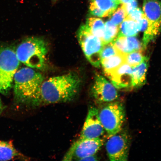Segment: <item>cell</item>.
<instances>
[{
  "instance_id": "obj_1",
  "label": "cell",
  "mask_w": 161,
  "mask_h": 161,
  "mask_svg": "<svg viewBox=\"0 0 161 161\" xmlns=\"http://www.w3.org/2000/svg\"><path fill=\"white\" fill-rule=\"evenodd\" d=\"M81 80L75 74L54 76L42 83L36 106L69 102L79 93Z\"/></svg>"
},
{
  "instance_id": "obj_2",
  "label": "cell",
  "mask_w": 161,
  "mask_h": 161,
  "mask_svg": "<svg viewBox=\"0 0 161 161\" xmlns=\"http://www.w3.org/2000/svg\"><path fill=\"white\" fill-rule=\"evenodd\" d=\"M43 81L42 74L33 68L25 67L18 70L13 83L15 99L21 103L36 106Z\"/></svg>"
},
{
  "instance_id": "obj_3",
  "label": "cell",
  "mask_w": 161,
  "mask_h": 161,
  "mask_svg": "<svg viewBox=\"0 0 161 161\" xmlns=\"http://www.w3.org/2000/svg\"><path fill=\"white\" fill-rule=\"evenodd\" d=\"M15 51L19 62L27 67L40 70L45 67L48 49L43 40L36 37L27 38Z\"/></svg>"
},
{
  "instance_id": "obj_4",
  "label": "cell",
  "mask_w": 161,
  "mask_h": 161,
  "mask_svg": "<svg viewBox=\"0 0 161 161\" xmlns=\"http://www.w3.org/2000/svg\"><path fill=\"white\" fill-rule=\"evenodd\" d=\"M20 62L12 48L0 47V93L6 95L11 89Z\"/></svg>"
},
{
  "instance_id": "obj_5",
  "label": "cell",
  "mask_w": 161,
  "mask_h": 161,
  "mask_svg": "<svg viewBox=\"0 0 161 161\" xmlns=\"http://www.w3.org/2000/svg\"><path fill=\"white\" fill-rule=\"evenodd\" d=\"M101 122L108 137L122 130L125 120V108L122 103L114 101L108 103L99 110Z\"/></svg>"
},
{
  "instance_id": "obj_6",
  "label": "cell",
  "mask_w": 161,
  "mask_h": 161,
  "mask_svg": "<svg viewBox=\"0 0 161 161\" xmlns=\"http://www.w3.org/2000/svg\"><path fill=\"white\" fill-rule=\"evenodd\" d=\"M143 10L148 22L142 40V47L146 49L149 43L161 31V0H143Z\"/></svg>"
},
{
  "instance_id": "obj_7",
  "label": "cell",
  "mask_w": 161,
  "mask_h": 161,
  "mask_svg": "<svg viewBox=\"0 0 161 161\" xmlns=\"http://www.w3.org/2000/svg\"><path fill=\"white\" fill-rule=\"evenodd\" d=\"M77 36L86 59L92 66L99 68L101 61V53L103 46L101 40L91 33L86 25L80 27Z\"/></svg>"
},
{
  "instance_id": "obj_8",
  "label": "cell",
  "mask_w": 161,
  "mask_h": 161,
  "mask_svg": "<svg viewBox=\"0 0 161 161\" xmlns=\"http://www.w3.org/2000/svg\"><path fill=\"white\" fill-rule=\"evenodd\" d=\"M103 143V141L100 138H80L72 145L64 156L63 160L80 161L85 157L95 155Z\"/></svg>"
},
{
  "instance_id": "obj_9",
  "label": "cell",
  "mask_w": 161,
  "mask_h": 161,
  "mask_svg": "<svg viewBox=\"0 0 161 161\" xmlns=\"http://www.w3.org/2000/svg\"><path fill=\"white\" fill-rule=\"evenodd\" d=\"M130 146V137L125 131L122 130L109 137L106 144V150L109 160H127Z\"/></svg>"
},
{
  "instance_id": "obj_10",
  "label": "cell",
  "mask_w": 161,
  "mask_h": 161,
  "mask_svg": "<svg viewBox=\"0 0 161 161\" xmlns=\"http://www.w3.org/2000/svg\"><path fill=\"white\" fill-rule=\"evenodd\" d=\"M91 93L96 102L100 103L114 102L119 97L118 91L113 84L99 74L95 76Z\"/></svg>"
},
{
  "instance_id": "obj_11",
  "label": "cell",
  "mask_w": 161,
  "mask_h": 161,
  "mask_svg": "<svg viewBox=\"0 0 161 161\" xmlns=\"http://www.w3.org/2000/svg\"><path fill=\"white\" fill-rule=\"evenodd\" d=\"M104 130L100 119L99 110L94 107H91L88 110L80 138H100L104 133Z\"/></svg>"
},
{
  "instance_id": "obj_12",
  "label": "cell",
  "mask_w": 161,
  "mask_h": 161,
  "mask_svg": "<svg viewBox=\"0 0 161 161\" xmlns=\"http://www.w3.org/2000/svg\"><path fill=\"white\" fill-rule=\"evenodd\" d=\"M132 68L125 63L105 75L118 89L132 88Z\"/></svg>"
},
{
  "instance_id": "obj_13",
  "label": "cell",
  "mask_w": 161,
  "mask_h": 161,
  "mask_svg": "<svg viewBox=\"0 0 161 161\" xmlns=\"http://www.w3.org/2000/svg\"><path fill=\"white\" fill-rule=\"evenodd\" d=\"M112 43L119 53L125 55L143 50L142 44L135 36L118 37Z\"/></svg>"
},
{
  "instance_id": "obj_14",
  "label": "cell",
  "mask_w": 161,
  "mask_h": 161,
  "mask_svg": "<svg viewBox=\"0 0 161 161\" xmlns=\"http://www.w3.org/2000/svg\"><path fill=\"white\" fill-rule=\"evenodd\" d=\"M148 66V59L146 57L139 65L132 67V88L140 87L146 83Z\"/></svg>"
},
{
  "instance_id": "obj_15",
  "label": "cell",
  "mask_w": 161,
  "mask_h": 161,
  "mask_svg": "<svg viewBox=\"0 0 161 161\" xmlns=\"http://www.w3.org/2000/svg\"><path fill=\"white\" fill-rule=\"evenodd\" d=\"M126 55L119 53L111 57L104 58L101 61L105 75L113 71L126 62Z\"/></svg>"
},
{
  "instance_id": "obj_16",
  "label": "cell",
  "mask_w": 161,
  "mask_h": 161,
  "mask_svg": "<svg viewBox=\"0 0 161 161\" xmlns=\"http://www.w3.org/2000/svg\"><path fill=\"white\" fill-rule=\"evenodd\" d=\"M21 156L12 143L0 141V161L10 160Z\"/></svg>"
},
{
  "instance_id": "obj_17",
  "label": "cell",
  "mask_w": 161,
  "mask_h": 161,
  "mask_svg": "<svg viewBox=\"0 0 161 161\" xmlns=\"http://www.w3.org/2000/svg\"><path fill=\"white\" fill-rule=\"evenodd\" d=\"M139 32V30L137 22L125 19L119 26L118 37L136 36Z\"/></svg>"
},
{
  "instance_id": "obj_18",
  "label": "cell",
  "mask_w": 161,
  "mask_h": 161,
  "mask_svg": "<svg viewBox=\"0 0 161 161\" xmlns=\"http://www.w3.org/2000/svg\"><path fill=\"white\" fill-rule=\"evenodd\" d=\"M85 25L91 33L102 40L105 30V24L102 19L99 18H89L86 20Z\"/></svg>"
},
{
  "instance_id": "obj_19",
  "label": "cell",
  "mask_w": 161,
  "mask_h": 161,
  "mask_svg": "<svg viewBox=\"0 0 161 161\" xmlns=\"http://www.w3.org/2000/svg\"><path fill=\"white\" fill-rule=\"evenodd\" d=\"M119 26L114 25L109 21L105 24V30L102 40L103 45L113 42L118 36Z\"/></svg>"
},
{
  "instance_id": "obj_20",
  "label": "cell",
  "mask_w": 161,
  "mask_h": 161,
  "mask_svg": "<svg viewBox=\"0 0 161 161\" xmlns=\"http://www.w3.org/2000/svg\"><path fill=\"white\" fill-rule=\"evenodd\" d=\"M90 3L105 12L108 16L111 15L114 13L119 5L112 0H90Z\"/></svg>"
},
{
  "instance_id": "obj_21",
  "label": "cell",
  "mask_w": 161,
  "mask_h": 161,
  "mask_svg": "<svg viewBox=\"0 0 161 161\" xmlns=\"http://www.w3.org/2000/svg\"><path fill=\"white\" fill-rule=\"evenodd\" d=\"M146 58L143 54L142 50L134 52L127 54L126 62L132 68L139 65Z\"/></svg>"
},
{
  "instance_id": "obj_22",
  "label": "cell",
  "mask_w": 161,
  "mask_h": 161,
  "mask_svg": "<svg viewBox=\"0 0 161 161\" xmlns=\"http://www.w3.org/2000/svg\"><path fill=\"white\" fill-rule=\"evenodd\" d=\"M109 20L111 23L114 25L119 26L120 24L123 21L126 17L125 10L123 6H121L116 10L113 15H111Z\"/></svg>"
},
{
  "instance_id": "obj_23",
  "label": "cell",
  "mask_w": 161,
  "mask_h": 161,
  "mask_svg": "<svg viewBox=\"0 0 161 161\" xmlns=\"http://www.w3.org/2000/svg\"><path fill=\"white\" fill-rule=\"evenodd\" d=\"M113 44L112 42L104 45L101 53V60L104 58L111 57L119 53Z\"/></svg>"
},
{
  "instance_id": "obj_24",
  "label": "cell",
  "mask_w": 161,
  "mask_h": 161,
  "mask_svg": "<svg viewBox=\"0 0 161 161\" xmlns=\"http://www.w3.org/2000/svg\"><path fill=\"white\" fill-rule=\"evenodd\" d=\"M145 16L144 12L140 8H137L127 16L125 19H130L135 21H138L142 19Z\"/></svg>"
},
{
  "instance_id": "obj_25",
  "label": "cell",
  "mask_w": 161,
  "mask_h": 161,
  "mask_svg": "<svg viewBox=\"0 0 161 161\" xmlns=\"http://www.w3.org/2000/svg\"><path fill=\"white\" fill-rule=\"evenodd\" d=\"M89 12L91 15L97 17L102 18L108 17L107 14L101 10L98 9L93 5L90 3L89 7Z\"/></svg>"
},
{
  "instance_id": "obj_26",
  "label": "cell",
  "mask_w": 161,
  "mask_h": 161,
  "mask_svg": "<svg viewBox=\"0 0 161 161\" xmlns=\"http://www.w3.org/2000/svg\"><path fill=\"white\" fill-rule=\"evenodd\" d=\"M125 9V10L126 16L128 15L136 9L138 7V3L136 0H134L133 1L129 3L122 4Z\"/></svg>"
},
{
  "instance_id": "obj_27",
  "label": "cell",
  "mask_w": 161,
  "mask_h": 161,
  "mask_svg": "<svg viewBox=\"0 0 161 161\" xmlns=\"http://www.w3.org/2000/svg\"><path fill=\"white\" fill-rule=\"evenodd\" d=\"M98 160L97 157L94 155L88 156L85 158H82L80 161H97Z\"/></svg>"
},
{
  "instance_id": "obj_28",
  "label": "cell",
  "mask_w": 161,
  "mask_h": 161,
  "mask_svg": "<svg viewBox=\"0 0 161 161\" xmlns=\"http://www.w3.org/2000/svg\"><path fill=\"white\" fill-rule=\"evenodd\" d=\"M134 0H120V3L126 4L131 3Z\"/></svg>"
},
{
  "instance_id": "obj_29",
  "label": "cell",
  "mask_w": 161,
  "mask_h": 161,
  "mask_svg": "<svg viewBox=\"0 0 161 161\" xmlns=\"http://www.w3.org/2000/svg\"><path fill=\"white\" fill-rule=\"evenodd\" d=\"M3 103H2V102L0 98V114H1L2 112H3Z\"/></svg>"
},
{
  "instance_id": "obj_30",
  "label": "cell",
  "mask_w": 161,
  "mask_h": 161,
  "mask_svg": "<svg viewBox=\"0 0 161 161\" xmlns=\"http://www.w3.org/2000/svg\"><path fill=\"white\" fill-rule=\"evenodd\" d=\"M112 1L118 5H119L120 3V0H112Z\"/></svg>"
}]
</instances>
